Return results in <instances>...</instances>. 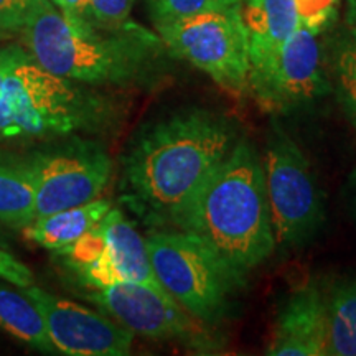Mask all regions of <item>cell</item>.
<instances>
[{
    "mask_svg": "<svg viewBox=\"0 0 356 356\" xmlns=\"http://www.w3.org/2000/svg\"><path fill=\"white\" fill-rule=\"evenodd\" d=\"M327 356H356V277H340L323 287Z\"/></svg>",
    "mask_w": 356,
    "mask_h": 356,
    "instance_id": "cell-16",
    "label": "cell"
},
{
    "mask_svg": "<svg viewBox=\"0 0 356 356\" xmlns=\"http://www.w3.org/2000/svg\"><path fill=\"white\" fill-rule=\"evenodd\" d=\"M239 6L157 26L160 40L173 55L203 71L234 96L249 91L248 42Z\"/></svg>",
    "mask_w": 356,
    "mask_h": 356,
    "instance_id": "cell-7",
    "label": "cell"
},
{
    "mask_svg": "<svg viewBox=\"0 0 356 356\" xmlns=\"http://www.w3.org/2000/svg\"><path fill=\"white\" fill-rule=\"evenodd\" d=\"M243 0H147L155 29L188 19L198 13L239 6Z\"/></svg>",
    "mask_w": 356,
    "mask_h": 356,
    "instance_id": "cell-20",
    "label": "cell"
},
{
    "mask_svg": "<svg viewBox=\"0 0 356 356\" xmlns=\"http://www.w3.org/2000/svg\"><path fill=\"white\" fill-rule=\"evenodd\" d=\"M111 208H113V202L99 197L86 204L35 218L22 231L29 241L55 252L76 243L81 236L91 231L108 215Z\"/></svg>",
    "mask_w": 356,
    "mask_h": 356,
    "instance_id": "cell-15",
    "label": "cell"
},
{
    "mask_svg": "<svg viewBox=\"0 0 356 356\" xmlns=\"http://www.w3.org/2000/svg\"><path fill=\"white\" fill-rule=\"evenodd\" d=\"M22 42L43 70L86 84L136 83L147 76L162 51V40L137 24L118 29L76 25L51 0H33Z\"/></svg>",
    "mask_w": 356,
    "mask_h": 356,
    "instance_id": "cell-3",
    "label": "cell"
},
{
    "mask_svg": "<svg viewBox=\"0 0 356 356\" xmlns=\"http://www.w3.org/2000/svg\"><path fill=\"white\" fill-rule=\"evenodd\" d=\"M239 140L226 115L185 109L142 129L124 159V184L134 202L168 216Z\"/></svg>",
    "mask_w": 356,
    "mask_h": 356,
    "instance_id": "cell-2",
    "label": "cell"
},
{
    "mask_svg": "<svg viewBox=\"0 0 356 356\" xmlns=\"http://www.w3.org/2000/svg\"><path fill=\"white\" fill-rule=\"evenodd\" d=\"M86 297L134 335L159 341H181L202 351L216 346L202 322L191 317L163 289L142 282H121L91 289Z\"/></svg>",
    "mask_w": 356,
    "mask_h": 356,
    "instance_id": "cell-10",
    "label": "cell"
},
{
    "mask_svg": "<svg viewBox=\"0 0 356 356\" xmlns=\"http://www.w3.org/2000/svg\"><path fill=\"white\" fill-rule=\"evenodd\" d=\"M35 220L33 186L22 167L0 163V222L24 229Z\"/></svg>",
    "mask_w": 356,
    "mask_h": 356,
    "instance_id": "cell-18",
    "label": "cell"
},
{
    "mask_svg": "<svg viewBox=\"0 0 356 356\" xmlns=\"http://www.w3.org/2000/svg\"><path fill=\"white\" fill-rule=\"evenodd\" d=\"M328 89L317 35L299 25L264 65L249 70V91L259 108L287 114L305 108Z\"/></svg>",
    "mask_w": 356,
    "mask_h": 356,
    "instance_id": "cell-11",
    "label": "cell"
},
{
    "mask_svg": "<svg viewBox=\"0 0 356 356\" xmlns=\"http://www.w3.org/2000/svg\"><path fill=\"white\" fill-rule=\"evenodd\" d=\"M239 13L249 70L264 65L300 25L293 0H243Z\"/></svg>",
    "mask_w": 356,
    "mask_h": 356,
    "instance_id": "cell-14",
    "label": "cell"
},
{
    "mask_svg": "<svg viewBox=\"0 0 356 356\" xmlns=\"http://www.w3.org/2000/svg\"><path fill=\"white\" fill-rule=\"evenodd\" d=\"M22 168L33 186L40 218L99 198L113 175V160L95 142L71 140L33 155Z\"/></svg>",
    "mask_w": 356,
    "mask_h": 356,
    "instance_id": "cell-9",
    "label": "cell"
},
{
    "mask_svg": "<svg viewBox=\"0 0 356 356\" xmlns=\"http://www.w3.org/2000/svg\"><path fill=\"white\" fill-rule=\"evenodd\" d=\"M167 218L207 243L243 280L277 246L262 160L246 139Z\"/></svg>",
    "mask_w": 356,
    "mask_h": 356,
    "instance_id": "cell-1",
    "label": "cell"
},
{
    "mask_svg": "<svg viewBox=\"0 0 356 356\" xmlns=\"http://www.w3.org/2000/svg\"><path fill=\"white\" fill-rule=\"evenodd\" d=\"M0 280L19 289L35 286V277L30 267L25 266L24 262L17 259L3 248H0Z\"/></svg>",
    "mask_w": 356,
    "mask_h": 356,
    "instance_id": "cell-23",
    "label": "cell"
},
{
    "mask_svg": "<svg viewBox=\"0 0 356 356\" xmlns=\"http://www.w3.org/2000/svg\"><path fill=\"white\" fill-rule=\"evenodd\" d=\"M24 291L42 312L56 353L68 356H126L134 333L121 323L76 302L60 299L37 286Z\"/></svg>",
    "mask_w": 356,
    "mask_h": 356,
    "instance_id": "cell-12",
    "label": "cell"
},
{
    "mask_svg": "<svg viewBox=\"0 0 356 356\" xmlns=\"http://www.w3.org/2000/svg\"><path fill=\"white\" fill-rule=\"evenodd\" d=\"M145 246L160 286L191 317L204 325L225 317L231 296L244 280L207 243L178 229L150 234Z\"/></svg>",
    "mask_w": 356,
    "mask_h": 356,
    "instance_id": "cell-5",
    "label": "cell"
},
{
    "mask_svg": "<svg viewBox=\"0 0 356 356\" xmlns=\"http://www.w3.org/2000/svg\"><path fill=\"white\" fill-rule=\"evenodd\" d=\"M346 193H348V202H350L351 211L356 215V168H355V172L350 175L348 186H346Z\"/></svg>",
    "mask_w": 356,
    "mask_h": 356,
    "instance_id": "cell-27",
    "label": "cell"
},
{
    "mask_svg": "<svg viewBox=\"0 0 356 356\" xmlns=\"http://www.w3.org/2000/svg\"><path fill=\"white\" fill-rule=\"evenodd\" d=\"M73 83L25 51L0 86V140L70 136L91 126L99 113L96 97Z\"/></svg>",
    "mask_w": 356,
    "mask_h": 356,
    "instance_id": "cell-4",
    "label": "cell"
},
{
    "mask_svg": "<svg viewBox=\"0 0 356 356\" xmlns=\"http://www.w3.org/2000/svg\"><path fill=\"white\" fill-rule=\"evenodd\" d=\"M24 53H25V48L19 47V44H7V47H0V86H2L3 79H6L10 66L15 63Z\"/></svg>",
    "mask_w": 356,
    "mask_h": 356,
    "instance_id": "cell-26",
    "label": "cell"
},
{
    "mask_svg": "<svg viewBox=\"0 0 356 356\" xmlns=\"http://www.w3.org/2000/svg\"><path fill=\"white\" fill-rule=\"evenodd\" d=\"M70 22L76 25L89 24L88 20V2L89 0H51Z\"/></svg>",
    "mask_w": 356,
    "mask_h": 356,
    "instance_id": "cell-25",
    "label": "cell"
},
{
    "mask_svg": "<svg viewBox=\"0 0 356 356\" xmlns=\"http://www.w3.org/2000/svg\"><path fill=\"white\" fill-rule=\"evenodd\" d=\"M348 25L356 26V0H348Z\"/></svg>",
    "mask_w": 356,
    "mask_h": 356,
    "instance_id": "cell-28",
    "label": "cell"
},
{
    "mask_svg": "<svg viewBox=\"0 0 356 356\" xmlns=\"http://www.w3.org/2000/svg\"><path fill=\"white\" fill-rule=\"evenodd\" d=\"M299 24L315 35L327 30L337 19L340 0H293Z\"/></svg>",
    "mask_w": 356,
    "mask_h": 356,
    "instance_id": "cell-21",
    "label": "cell"
},
{
    "mask_svg": "<svg viewBox=\"0 0 356 356\" xmlns=\"http://www.w3.org/2000/svg\"><path fill=\"white\" fill-rule=\"evenodd\" d=\"M262 168L275 244L304 246L325 221L322 191L300 147L277 124L267 136Z\"/></svg>",
    "mask_w": 356,
    "mask_h": 356,
    "instance_id": "cell-6",
    "label": "cell"
},
{
    "mask_svg": "<svg viewBox=\"0 0 356 356\" xmlns=\"http://www.w3.org/2000/svg\"><path fill=\"white\" fill-rule=\"evenodd\" d=\"M8 284V282H7ZM0 282V327L43 353H56L48 337L42 312L24 289Z\"/></svg>",
    "mask_w": 356,
    "mask_h": 356,
    "instance_id": "cell-17",
    "label": "cell"
},
{
    "mask_svg": "<svg viewBox=\"0 0 356 356\" xmlns=\"http://www.w3.org/2000/svg\"><path fill=\"white\" fill-rule=\"evenodd\" d=\"M330 70L338 101L356 129V26L348 25L333 40Z\"/></svg>",
    "mask_w": 356,
    "mask_h": 356,
    "instance_id": "cell-19",
    "label": "cell"
},
{
    "mask_svg": "<svg viewBox=\"0 0 356 356\" xmlns=\"http://www.w3.org/2000/svg\"><path fill=\"white\" fill-rule=\"evenodd\" d=\"M273 356H327V315L322 284L307 282L280 307L267 346Z\"/></svg>",
    "mask_w": 356,
    "mask_h": 356,
    "instance_id": "cell-13",
    "label": "cell"
},
{
    "mask_svg": "<svg viewBox=\"0 0 356 356\" xmlns=\"http://www.w3.org/2000/svg\"><path fill=\"white\" fill-rule=\"evenodd\" d=\"M33 0H0V32H20Z\"/></svg>",
    "mask_w": 356,
    "mask_h": 356,
    "instance_id": "cell-24",
    "label": "cell"
},
{
    "mask_svg": "<svg viewBox=\"0 0 356 356\" xmlns=\"http://www.w3.org/2000/svg\"><path fill=\"white\" fill-rule=\"evenodd\" d=\"M136 0H89L88 20L97 29H118L127 24Z\"/></svg>",
    "mask_w": 356,
    "mask_h": 356,
    "instance_id": "cell-22",
    "label": "cell"
},
{
    "mask_svg": "<svg viewBox=\"0 0 356 356\" xmlns=\"http://www.w3.org/2000/svg\"><path fill=\"white\" fill-rule=\"evenodd\" d=\"M53 254L89 291L121 282L163 289L154 274L145 239L119 208H111L76 243Z\"/></svg>",
    "mask_w": 356,
    "mask_h": 356,
    "instance_id": "cell-8",
    "label": "cell"
}]
</instances>
